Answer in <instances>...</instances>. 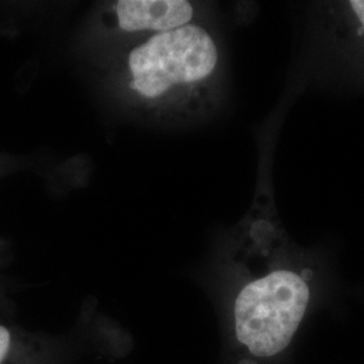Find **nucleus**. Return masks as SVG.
<instances>
[{
	"instance_id": "4",
	"label": "nucleus",
	"mask_w": 364,
	"mask_h": 364,
	"mask_svg": "<svg viewBox=\"0 0 364 364\" xmlns=\"http://www.w3.org/2000/svg\"><path fill=\"white\" fill-rule=\"evenodd\" d=\"M352 21L356 27L358 34L364 39V0H351L347 3Z\"/></svg>"
},
{
	"instance_id": "5",
	"label": "nucleus",
	"mask_w": 364,
	"mask_h": 364,
	"mask_svg": "<svg viewBox=\"0 0 364 364\" xmlns=\"http://www.w3.org/2000/svg\"><path fill=\"white\" fill-rule=\"evenodd\" d=\"M13 346L11 331L6 326H0V364H7V360L13 352Z\"/></svg>"
},
{
	"instance_id": "3",
	"label": "nucleus",
	"mask_w": 364,
	"mask_h": 364,
	"mask_svg": "<svg viewBox=\"0 0 364 364\" xmlns=\"http://www.w3.org/2000/svg\"><path fill=\"white\" fill-rule=\"evenodd\" d=\"M112 11L122 31L150 37L188 26L195 19L193 4L185 0H120Z\"/></svg>"
},
{
	"instance_id": "1",
	"label": "nucleus",
	"mask_w": 364,
	"mask_h": 364,
	"mask_svg": "<svg viewBox=\"0 0 364 364\" xmlns=\"http://www.w3.org/2000/svg\"><path fill=\"white\" fill-rule=\"evenodd\" d=\"M219 63L215 38L204 27L191 23L135 46L126 60V81L144 105L192 100L213 84Z\"/></svg>"
},
{
	"instance_id": "2",
	"label": "nucleus",
	"mask_w": 364,
	"mask_h": 364,
	"mask_svg": "<svg viewBox=\"0 0 364 364\" xmlns=\"http://www.w3.org/2000/svg\"><path fill=\"white\" fill-rule=\"evenodd\" d=\"M311 299L305 279L291 270H273L248 282L235 301L236 336L250 352L267 358L284 351Z\"/></svg>"
}]
</instances>
